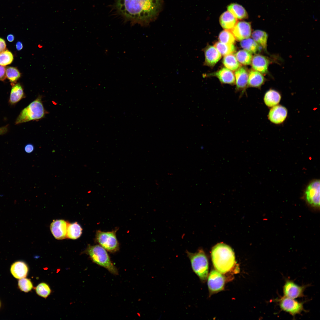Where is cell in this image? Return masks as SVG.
<instances>
[{"mask_svg":"<svg viewBox=\"0 0 320 320\" xmlns=\"http://www.w3.org/2000/svg\"><path fill=\"white\" fill-rule=\"evenodd\" d=\"M228 11L236 19L242 20L248 18V13L245 8L241 5L236 3H232L227 7Z\"/></svg>","mask_w":320,"mask_h":320,"instance_id":"cell-23","label":"cell"},{"mask_svg":"<svg viewBox=\"0 0 320 320\" xmlns=\"http://www.w3.org/2000/svg\"><path fill=\"white\" fill-rule=\"evenodd\" d=\"M236 57L240 64L244 65L250 64L252 57V54L245 50H241L236 52L235 55Z\"/></svg>","mask_w":320,"mask_h":320,"instance_id":"cell-29","label":"cell"},{"mask_svg":"<svg viewBox=\"0 0 320 320\" xmlns=\"http://www.w3.org/2000/svg\"><path fill=\"white\" fill-rule=\"evenodd\" d=\"M6 45L4 40L0 38V53L6 49Z\"/></svg>","mask_w":320,"mask_h":320,"instance_id":"cell-37","label":"cell"},{"mask_svg":"<svg viewBox=\"0 0 320 320\" xmlns=\"http://www.w3.org/2000/svg\"><path fill=\"white\" fill-rule=\"evenodd\" d=\"M116 230L107 232L97 231L95 236V241L107 251L112 253L116 252L119 249L116 236Z\"/></svg>","mask_w":320,"mask_h":320,"instance_id":"cell-6","label":"cell"},{"mask_svg":"<svg viewBox=\"0 0 320 320\" xmlns=\"http://www.w3.org/2000/svg\"><path fill=\"white\" fill-rule=\"evenodd\" d=\"M235 75L236 91L243 94L247 87L249 73L245 68L241 67L236 70Z\"/></svg>","mask_w":320,"mask_h":320,"instance_id":"cell-14","label":"cell"},{"mask_svg":"<svg viewBox=\"0 0 320 320\" xmlns=\"http://www.w3.org/2000/svg\"><path fill=\"white\" fill-rule=\"evenodd\" d=\"M6 78V68L0 65V81H4Z\"/></svg>","mask_w":320,"mask_h":320,"instance_id":"cell-35","label":"cell"},{"mask_svg":"<svg viewBox=\"0 0 320 320\" xmlns=\"http://www.w3.org/2000/svg\"></svg>","mask_w":320,"mask_h":320,"instance_id":"cell-41","label":"cell"},{"mask_svg":"<svg viewBox=\"0 0 320 320\" xmlns=\"http://www.w3.org/2000/svg\"><path fill=\"white\" fill-rule=\"evenodd\" d=\"M34 149L33 145L30 143L26 144L24 148L25 152L28 153H30L33 152Z\"/></svg>","mask_w":320,"mask_h":320,"instance_id":"cell-36","label":"cell"},{"mask_svg":"<svg viewBox=\"0 0 320 320\" xmlns=\"http://www.w3.org/2000/svg\"><path fill=\"white\" fill-rule=\"evenodd\" d=\"M193 271L202 281H204L208 275L209 265L207 258L202 249L195 253L186 251Z\"/></svg>","mask_w":320,"mask_h":320,"instance_id":"cell-5","label":"cell"},{"mask_svg":"<svg viewBox=\"0 0 320 320\" xmlns=\"http://www.w3.org/2000/svg\"><path fill=\"white\" fill-rule=\"evenodd\" d=\"M18 284L20 290L25 292L30 291L33 287V284L30 280L25 278L21 279L19 280Z\"/></svg>","mask_w":320,"mask_h":320,"instance_id":"cell-34","label":"cell"},{"mask_svg":"<svg viewBox=\"0 0 320 320\" xmlns=\"http://www.w3.org/2000/svg\"><path fill=\"white\" fill-rule=\"evenodd\" d=\"M240 44L244 50L251 54L260 52L261 48L253 39L249 38L241 40Z\"/></svg>","mask_w":320,"mask_h":320,"instance_id":"cell-24","label":"cell"},{"mask_svg":"<svg viewBox=\"0 0 320 320\" xmlns=\"http://www.w3.org/2000/svg\"><path fill=\"white\" fill-rule=\"evenodd\" d=\"M82 229L77 222L68 223L67 232V238L76 239L79 238L82 233Z\"/></svg>","mask_w":320,"mask_h":320,"instance_id":"cell-25","label":"cell"},{"mask_svg":"<svg viewBox=\"0 0 320 320\" xmlns=\"http://www.w3.org/2000/svg\"><path fill=\"white\" fill-rule=\"evenodd\" d=\"M219 22L221 26L225 30H231L238 21L237 19L227 11L224 12L220 15Z\"/></svg>","mask_w":320,"mask_h":320,"instance_id":"cell-20","label":"cell"},{"mask_svg":"<svg viewBox=\"0 0 320 320\" xmlns=\"http://www.w3.org/2000/svg\"><path fill=\"white\" fill-rule=\"evenodd\" d=\"M211 257L215 270L225 274L234 268L236 262L234 252L229 246L220 243L215 246L211 252Z\"/></svg>","mask_w":320,"mask_h":320,"instance_id":"cell-2","label":"cell"},{"mask_svg":"<svg viewBox=\"0 0 320 320\" xmlns=\"http://www.w3.org/2000/svg\"><path fill=\"white\" fill-rule=\"evenodd\" d=\"M68 223L62 219L55 220L51 223L50 227V231L56 239L62 240L67 238Z\"/></svg>","mask_w":320,"mask_h":320,"instance_id":"cell-13","label":"cell"},{"mask_svg":"<svg viewBox=\"0 0 320 320\" xmlns=\"http://www.w3.org/2000/svg\"><path fill=\"white\" fill-rule=\"evenodd\" d=\"M218 39L221 42L230 44H233L236 40L231 31L227 30H224L220 32Z\"/></svg>","mask_w":320,"mask_h":320,"instance_id":"cell-31","label":"cell"},{"mask_svg":"<svg viewBox=\"0 0 320 320\" xmlns=\"http://www.w3.org/2000/svg\"><path fill=\"white\" fill-rule=\"evenodd\" d=\"M265 81L262 74L254 70H251L249 73L247 87L260 88Z\"/></svg>","mask_w":320,"mask_h":320,"instance_id":"cell-19","label":"cell"},{"mask_svg":"<svg viewBox=\"0 0 320 320\" xmlns=\"http://www.w3.org/2000/svg\"><path fill=\"white\" fill-rule=\"evenodd\" d=\"M253 39L264 50H266L268 35L264 31L256 30L252 34Z\"/></svg>","mask_w":320,"mask_h":320,"instance_id":"cell-26","label":"cell"},{"mask_svg":"<svg viewBox=\"0 0 320 320\" xmlns=\"http://www.w3.org/2000/svg\"><path fill=\"white\" fill-rule=\"evenodd\" d=\"M214 46L221 55L224 56L232 54L236 51V47L233 44H226L218 41L215 44Z\"/></svg>","mask_w":320,"mask_h":320,"instance_id":"cell-28","label":"cell"},{"mask_svg":"<svg viewBox=\"0 0 320 320\" xmlns=\"http://www.w3.org/2000/svg\"><path fill=\"white\" fill-rule=\"evenodd\" d=\"M163 0H116L117 12L132 25L147 26L158 17Z\"/></svg>","mask_w":320,"mask_h":320,"instance_id":"cell-1","label":"cell"},{"mask_svg":"<svg viewBox=\"0 0 320 320\" xmlns=\"http://www.w3.org/2000/svg\"><path fill=\"white\" fill-rule=\"evenodd\" d=\"M8 129V125L0 127V135L4 134L7 133Z\"/></svg>","mask_w":320,"mask_h":320,"instance_id":"cell-38","label":"cell"},{"mask_svg":"<svg viewBox=\"0 0 320 320\" xmlns=\"http://www.w3.org/2000/svg\"><path fill=\"white\" fill-rule=\"evenodd\" d=\"M204 50L205 56L204 65L214 66L221 57V54L214 46L208 45Z\"/></svg>","mask_w":320,"mask_h":320,"instance_id":"cell-16","label":"cell"},{"mask_svg":"<svg viewBox=\"0 0 320 320\" xmlns=\"http://www.w3.org/2000/svg\"><path fill=\"white\" fill-rule=\"evenodd\" d=\"M207 277V285L211 294L217 293L224 289L225 279L222 274L213 270L210 272Z\"/></svg>","mask_w":320,"mask_h":320,"instance_id":"cell-9","label":"cell"},{"mask_svg":"<svg viewBox=\"0 0 320 320\" xmlns=\"http://www.w3.org/2000/svg\"><path fill=\"white\" fill-rule=\"evenodd\" d=\"M281 99V95L279 92L274 89H270L265 93L263 100L267 106L271 108L278 105Z\"/></svg>","mask_w":320,"mask_h":320,"instance_id":"cell-21","label":"cell"},{"mask_svg":"<svg viewBox=\"0 0 320 320\" xmlns=\"http://www.w3.org/2000/svg\"><path fill=\"white\" fill-rule=\"evenodd\" d=\"M36 293L39 296L46 298L51 293V291L49 286L46 283L42 282L36 288Z\"/></svg>","mask_w":320,"mask_h":320,"instance_id":"cell-33","label":"cell"},{"mask_svg":"<svg viewBox=\"0 0 320 320\" xmlns=\"http://www.w3.org/2000/svg\"><path fill=\"white\" fill-rule=\"evenodd\" d=\"M7 39L9 41L12 42L14 40V36L12 34H9L7 36Z\"/></svg>","mask_w":320,"mask_h":320,"instance_id":"cell-40","label":"cell"},{"mask_svg":"<svg viewBox=\"0 0 320 320\" xmlns=\"http://www.w3.org/2000/svg\"><path fill=\"white\" fill-rule=\"evenodd\" d=\"M287 114L288 111L286 107L278 105L271 107L268 113V117L272 123L279 124L285 121Z\"/></svg>","mask_w":320,"mask_h":320,"instance_id":"cell-12","label":"cell"},{"mask_svg":"<svg viewBox=\"0 0 320 320\" xmlns=\"http://www.w3.org/2000/svg\"><path fill=\"white\" fill-rule=\"evenodd\" d=\"M10 270L12 274L15 278L21 279L27 276L28 268L24 262L19 261L15 262L12 265Z\"/></svg>","mask_w":320,"mask_h":320,"instance_id":"cell-22","label":"cell"},{"mask_svg":"<svg viewBox=\"0 0 320 320\" xmlns=\"http://www.w3.org/2000/svg\"><path fill=\"white\" fill-rule=\"evenodd\" d=\"M12 86L9 103L11 105H14L25 97L23 89L20 83H11Z\"/></svg>","mask_w":320,"mask_h":320,"instance_id":"cell-18","label":"cell"},{"mask_svg":"<svg viewBox=\"0 0 320 320\" xmlns=\"http://www.w3.org/2000/svg\"><path fill=\"white\" fill-rule=\"evenodd\" d=\"M47 112L45 109L41 95L23 109L17 117L15 124L36 120L44 118Z\"/></svg>","mask_w":320,"mask_h":320,"instance_id":"cell-3","label":"cell"},{"mask_svg":"<svg viewBox=\"0 0 320 320\" xmlns=\"http://www.w3.org/2000/svg\"><path fill=\"white\" fill-rule=\"evenodd\" d=\"M308 286V285H299L293 281L287 279L283 287V296L293 299L303 297Z\"/></svg>","mask_w":320,"mask_h":320,"instance_id":"cell-8","label":"cell"},{"mask_svg":"<svg viewBox=\"0 0 320 320\" xmlns=\"http://www.w3.org/2000/svg\"><path fill=\"white\" fill-rule=\"evenodd\" d=\"M6 77L11 83L15 84L21 76V74L16 67H7L6 68Z\"/></svg>","mask_w":320,"mask_h":320,"instance_id":"cell-30","label":"cell"},{"mask_svg":"<svg viewBox=\"0 0 320 320\" xmlns=\"http://www.w3.org/2000/svg\"><path fill=\"white\" fill-rule=\"evenodd\" d=\"M251 65L253 69L262 74L266 73L268 71L269 61L266 57L256 54L252 57Z\"/></svg>","mask_w":320,"mask_h":320,"instance_id":"cell-15","label":"cell"},{"mask_svg":"<svg viewBox=\"0 0 320 320\" xmlns=\"http://www.w3.org/2000/svg\"><path fill=\"white\" fill-rule=\"evenodd\" d=\"M305 195L308 203L316 207L320 206V180L312 181L307 187Z\"/></svg>","mask_w":320,"mask_h":320,"instance_id":"cell-10","label":"cell"},{"mask_svg":"<svg viewBox=\"0 0 320 320\" xmlns=\"http://www.w3.org/2000/svg\"><path fill=\"white\" fill-rule=\"evenodd\" d=\"M211 75L217 77L223 83L233 85L235 84V78L233 73L226 68H223L218 71L211 73Z\"/></svg>","mask_w":320,"mask_h":320,"instance_id":"cell-17","label":"cell"},{"mask_svg":"<svg viewBox=\"0 0 320 320\" xmlns=\"http://www.w3.org/2000/svg\"><path fill=\"white\" fill-rule=\"evenodd\" d=\"M13 59L12 54L7 49L0 53V65L2 66L10 64Z\"/></svg>","mask_w":320,"mask_h":320,"instance_id":"cell-32","label":"cell"},{"mask_svg":"<svg viewBox=\"0 0 320 320\" xmlns=\"http://www.w3.org/2000/svg\"><path fill=\"white\" fill-rule=\"evenodd\" d=\"M16 47L18 51L21 50L23 48V44L21 42L18 41L16 44Z\"/></svg>","mask_w":320,"mask_h":320,"instance_id":"cell-39","label":"cell"},{"mask_svg":"<svg viewBox=\"0 0 320 320\" xmlns=\"http://www.w3.org/2000/svg\"><path fill=\"white\" fill-rule=\"evenodd\" d=\"M277 303L281 310L295 317L306 311L304 308V302H299L295 300L284 296L274 300Z\"/></svg>","mask_w":320,"mask_h":320,"instance_id":"cell-7","label":"cell"},{"mask_svg":"<svg viewBox=\"0 0 320 320\" xmlns=\"http://www.w3.org/2000/svg\"><path fill=\"white\" fill-rule=\"evenodd\" d=\"M230 31L237 40L241 41L247 39L251 34V23L245 21L238 22Z\"/></svg>","mask_w":320,"mask_h":320,"instance_id":"cell-11","label":"cell"},{"mask_svg":"<svg viewBox=\"0 0 320 320\" xmlns=\"http://www.w3.org/2000/svg\"><path fill=\"white\" fill-rule=\"evenodd\" d=\"M85 252L94 263L106 268L113 275L118 274V270L106 250L100 245H89Z\"/></svg>","mask_w":320,"mask_h":320,"instance_id":"cell-4","label":"cell"},{"mask_svg":"<svg viewBox=\"0 0 320 320\" xmlns=\"http://www.w3.org/2000/svg\"><path fill=\"white\" fill-rule=\"evenodd\" d=\"M223 62L225 67L231 71L236 70L241 66L235 55L232 54L225 56Z\"/></svg>","mask_w":320,"mask_h":320,"instance_id":"cell-27","label":"cell"}]
</instances>
